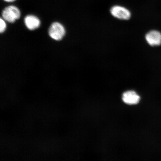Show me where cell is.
I'll use <instances>...</instances> for the list:
<instances>
[{
  "label": "cell",
  "mask_w": 161,
  "mask_h": 161,
  "mask_svg": "<svg viewBox=\"0 0 161 161\" xmlns=\"http://www.w3.org/2000/svg\"><path fill=\"white\" fill-rule=\"evenodd\" d=\"M25 25L28 29L33 30L37 29L40 25V20L35 16L29 15L25 19Z\"/></svg>",
  "instance_id": "8992f818"
},
{
  "label": "cell",
  "mask_w": 161,
  "mask_h": 161,
  "mask_svg": "<svg viewBox=\"0 0 161 161\" xmlns=\"http://www.w3.org/2000/svg\"><path fill=\"white\" fill-rule=\"evenodd\" d=\"M146 39L150 46L160 45L161 44V33L156 30H152L146 34Z\"/></svg>",
  "instance_id": "277c9868"
},
{
  "label": "cell",
  "mask_w": 161,
  "mask_h": 161,
  "mask_svg": "<svg viewBox=\"0 0 161 161\" xmlns=\"http://www.w3.org/2000/svg\"><path fill=\"white\" fill-rule=\"evenodd\" d=\"M122 100L126 104H135L139 102L140 97L133 91H128L123 94Z\"/></svg>",
  "instance_id": "5b68a950"
},
{
  "label": "cell",
  "mask_w": 161,
  "mask_h": 161,
  "mask_svg": "<svg viewBox=\"0 0 161 161\" xmlns=\"http://www.w3.org/2000/svg\"><path fill=\"white\" fill-rule=\"evenodd\" d=\"M65 34V28L61 24L58 22L52 23L49 28V36L52 39L57 41L62 40Z\"/></svg>",
  "instance_id": "7a4b0ae2"
},
{
  "label": "cell",
  "mask_w": 161,
  "mask_h": 161,
  "mask_svg": "<svg viewBox=\"0 0 161 161\" xmlns=\"http://www.w3.org/2000/svg\"><path fill=\"white\" fill-rule=\"evenodd\" d=\"M0 24H1V27H0V32L1 33H3L4 31L6 29V24L5 22L3 19L1 18V20H0Z\"/></svg>",
  "instance_id": "52a82bcc"
},
{
  "label": "cell",
  "mask_w": 161,
  "mask_h": 161,
  "mask_svg": "<svg viewBox=\"0 0 161 161\" xmlns=\"http://www.w3.org/2000/svg\"><path fill=\"white\" fill-rule=\"evenodd\" d=\"M4 1L7 2H13L15 0H4Z\"/></svg>",
  "instance_id": "ba28073f"
},
{
  "label": "cell",
  "mask_w": 161,
  "mask_h": 161,
  "mask_svg": "<svg viewBox=\"0 0 161 161\" xmlns=\"http://www.w3.org/2000/svg\"><path fill=\"white\" fill-rule=\"evenodd\" d=\"M21 15L19 10L17 7L10 6L5 8L2 13V16L6 21L13 23L19 19Z\"/></svg>",
  "instance_id": "6da1fadb"
},
{
  "label": "cell",
  "mask_w": 161,
  "mask_h": 161,
  "mask_svg": "<svg viewBox=\"0 0 161 161\" xmlns=\"http://www.w3.org/2000/svg\"><path fill=\"white\" fill-rule=\"evenodd\" d=\"M110 13L114 17L121 20H128L131 17L130 12L121 6H114L110 9Z\"/></svg>",
  "instance_id": "3957f363"
}]
</instances>
